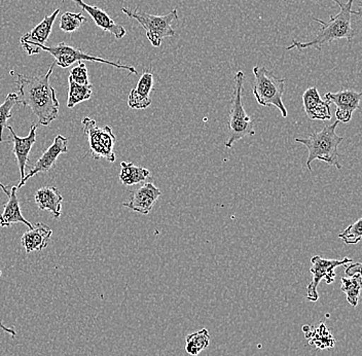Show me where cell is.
Listing matches in <instances>:
<instances>
[{
	"label": "cell",
	"instance_id": "6da1fadb",
	"mask_svg": "<svg viewBox=\"0 0 362 356\" xmlns=\"http://www.w3.org/2000/svg\"><path fill=\"white\" fill-rule=\"evenodd\" d=\"M54 67L55 63L49 67L44 76L18 74V79L15 81L19 90L17 94L18 104H21L24 108H30L42 126H49L59 115L60 104L56 97V91L49 81Z\"/></svg>",
	"mask_w": 362,
	"mask_h": 356
},
{
	"label": "cell",
	"instance_id": "1f68e13d",
	"mask_svg": "<svg viewBox=\"0 0 362 356\" xmlns=\"http://www.w3.org/2000/svg\"><path fill=\"white\" fill-rule=\"evenodd\" d=\"M0 189L4 190V193H6V196L10 197L11 192L8 190V187H6V185H4V183L0 181Z\"/></svg>",
	"mask_w": 362,
	"mask_h": 356
},
{
	"label": "cell",
	"instance_id": "8fae6325",
	"mask_svg": "<svg viewBox=\"0 0 362 356\" xmlns=\"http://www.w3.org/2000/svg\"><path fill=\"white\" fill-rule=\"evenodd\" d=\"M362 94L354 90H341L337 93H327L325 101L337 106V121L349 122L353 113L358 110Z\"/></svg>",
	"mask_w": 362,
	"mask_h": 356
},
{
	"label": "cell",
	"instance_id": "d4e9b609",
	"mask_svg": "<svg viewBox=\"0 0 362 356\" xmlns=\"http://www.w3.org/2000/svg\"><path fill=\"white\" fill-rule=\"evenodd\" d=\"M307 338L309 339L310 345L316 346L318 349L332 348L336 344V340L323 323L319 324L318 328L312 331L310 334H307Z\"/></svg>",
	"mask_w": 362,
	"mask_h": 356
},
{
	"label": "cell",
	"instance_id": "ffe728a7",
	"mask_svg": "<svg viewBox=\"0 0 362 356\" xmlns=\"http://www.w3.org/2000/svg\"><path fill=\"white\" fill-rule=\"evenodd\" d=\"M17 190V187H11L10 197H8L10 199L8 203L4 204V212L0 215V226L8 228L11 224L21 223L31 229L33 226V224L23 217Z\"/></svg>",
	"mask_w": 362,
	"mask_h": 356
},
{
	"label": "cell",
	"instance_id": "9a60e30c",
	"mask_svg": "<svg viewBox=\"0 0 362 356\" xmlns=\"http://www.w3.org/2000/svg\"><path fill=\"white\" fill-rule=\"evenodd\" d=\"M303 103H304L305 115L312 121L332 120L329 103L321 99L316 87H311L305 91L303 94Z\"/></svg>",
	"mask_w": 362,
	"mask_h": 356
},
{
	"label": "cell",
	"instance_id": "7402d4cb",
	"mask_svg": "<svg viewBox=\"0 0 362 356\" xmlns=\"http://www.w3.org/2000/svg\"><path fill=\"white\" fill-rule=\"evenodd\" d=\"M341 289L346 294L348 303L353 307H356L358 304L361 292V273L352 276H346L341 279Z\"/></svg>",
	"mask_w": 362,
	"mask_h": 356
},
{
	"label": "cell",
	"instance_id": "52a82bcc",
	"mask_svg": "<svg viewBox=\"0 0 362 356\" xmlns=\"http://www.w3.org/2000/svg\"><path fill=\"white\" fill-rule=\"evenodd\" d=\"M45 51L51 54L55 58L56 64L62 68H67L71 67L74 63L83 62V61H92V62H100L104 64L110 65V67L119 68V69L127 70L130 74H137V71L133 67L129 65L121 64L119 62H112V61L105 60V59L99 58V57L90 56L89 54H86L81 50L76 49L61 42L57 45H52V47H47V45H36V52L40 54V52Z\"/></svg>",
	"mask_w": 362,
	"mask_h": 356
},
{
	"label": "cell",
	"instance_id": "d6986e66",
	"mask_svg": "<svg viewBox=\"0 0 362 356\" xmlns=\"http://www.w3.org/2000/svg\"><path fill=\"white\" fill-rule=\"evenodd\" d=\"M36 204L40 210L51 212L55 219H59L62 213V202L64 200L60 190L55 187H44L36 190Z\"/></svg>",
	"mask_w": 362,
	"mask_h": 356
},
{
	"label": "cell",
	"instance_id": "5bb4252c",
	"mask_svg": "<svg viewBox=\"0 0 362 356\" xmlns=\"http://www.w3.org/2000/svg\"><path fill=\"white\" fill-rule=\"evenodd\" d=\"M6 128L10 130L11 137L13 139V153L17 159L18 166H19L20 173H21V180L25 178V170H26L27 164L29 162V154L31 149L36 142V130H37V125L31 126L30 132L26 137H19L13 131V127L8 126Z\"/></svg>",
	"mask_w": 362,
	"mask_h": 356
},
{
	"label": "cell",
	"instance_id": "44dd1931",
	"mask_svg": "<svg viewBox=\"0 0 362 356\" xmlns=\"http://www.w3.org/2000/svg\"><path fill=\"white\" fill-rule=\"evenodd\" d=\"M119 180L126 187L144 183L151 176V172L146 168L136 166L133 163L122 162Z\"/></svg>",
	"mask_w": 362,
	"mask_h": 356
},
{
	"label": "cell",
	"instance_id": "4dcf8cb0",
	"mask_svg": "<svg viewBox=\"0 0 362 356\" xmlns=\"http://www.w3.org/2000/svg\"><path fill=\"white\" fill-rule=\"evenodd\" d=\"M1 274L2 272L0 271V276H1ZM0 328H1L2 331H4V332L8 333V335H11V338H15L16 335H17V333H16V331L13 330V328H8V326H4L1 321H0Z\"/></svg>",
	"mask_w": 362,
	"mask_h": 356
},
{
	"label": "cell",
	"instance_id": "7a4b0ae2",
	"mask_svg": "<svg viewBox=\"0 0 362 356\" xmlns=\"http://www.w3.org/2000/svg\"><path fill=\"white\" fill-rule=\"evenodd\" d=\"M339 8L338 15L330 18L329 22H325L322 20L314 18V21L318 22L322 25L318 34L310 40V42H296L293 40V44L286 47L287 51L293 49L305 50L308 47H314V49L321 51L323 45L329 44L334 40H347L348 42H352L355 35V30L352 27V16H361V11H352L353 1L354 0H348L346 4H341L339 0H334Z\"/></svg>",
	"mask_w": 362,
	"mask_h": 356
},
{
	"label": "cell",
	"instance_id": "603a6c76",
	"mask_svg": "<svg viewBox=\"0 0 362 356\" xmlns=\"http://www.w3.org/2000/svg\"><path fill=\"white\" fill-rule=\"evenodd\" d=\"M210 344V335L208 330L202 328L199 332L192 333L185 339V350L189 355H200L204 349L207 348Z\"/></svg>",
	"mask_w": 362,
	"mask_h": 356
},
{
	"label": "cell",
	"instance_id": "30bf717a",
	"mask_svg": "<svg viewBox=\"0 0 362 356\" xmlns=\"http://www.w3.org/2000/svg\"><path fill=\"white\" fill-rule=\"evenodd\" d=\"M68 139L62 135H57L55 140L51 147L42 154V156L38 159L37 162L34 164L31 168L30 171L25 178L20 180L19 185H17V189L22 188L23 185H26L28 179L33 178L34 176L38 173H47L55 165L57 159L61 154L68 153Z\"/></svg>",
	"mask_w": 362,
	"mask_h": 356
},
{
	"label": "cell",
	"instance_id": "484cf974",
	"mask_svg": "<svg viewBox=\"0 0 362 356\" xmlns=\"http://www.w3.org/2000/svg\"><path fill=\"white\" fill-rule=\"evenodd\" d=\"M18 104V95L16 93H10L6 96V101L0 105V142H4V130L6 129V122L11 119V110Z\"/></svg>",
	"mask_w": 362,
	"mask_h": 356
},
{
	"label": "cell",
	"instance_id": "83f0119b",
	"mask_svg": "<svg viewBox=\"0 0 362 356\" xmlns=\"http://www.w3.org/2000/svg\"><path fill=\"white\" fill-rule=\"evenodd\" d=\"M339 239L345 244H357L362 238V219L351 224L343 233L339 235Z\"/></svg>",
	"mask_w": 362,
	"mask_h": 356
},
{
	"label": "cell",
	"instance_id": "3957f363",
	"mask_svg": "<svg viewBox=\"0 0 362 356\" xmlns=\"http://www.w3.org/2000/svg\"><path fill=\"white\" fill-rule=\"evenodd\" d=\"M339 122L336 121L332 124L325 125L322 130L310 134L307 137L296 138V142L304 144L309 151L307 160L309 171H312L311 164L315 160L323 161L338 170L341 169L339 162L338 149L344 137L336 133Z\"/></svg>",
	"mask_w": 362,
	"mask_h": 356
},
{
	"label": "cell",
	"instance_id": "5b68a950",
	"mask_svg": "<svg viewBox=\"0 0 362 356\" xmlns=\"http://www.w3.org/2000/svg\"><path fill=\"white\" fill-rule=\"evenodd\" d=\"M255 84L252 92L257 103L262 106H275L281 113L283 117L288 115L286 108L283 103L282 97L285 90V79L276 76L267 68L262 67H253Z\"/></svg>",
	"mask_w": 362,
	"mask_h": 356
},
{
	"label": "cell",
	"instance_id": "8992f818",
	"mask_svg": "<svg viewBox=\"0 0 362 356\" xmlns=\"http://www.w3.org/2000/svg\"><path fill=\"white\" fill-rule=\"evenodd\" d=\"M122 11L129 18L136 20L144 27L146 33V38L155 47H160L164 38H173L176 34L172 24L178 21L177 10H173L167 15L163 16L151 15V13H144L138 8L132 11L123 8Z\"/></svg>",
	"mask_w": 362,
	"mask_h": 356
},
{
	"label": "cell",
	"instance_id": "f1b7e54d",
	"mask_svg": "<svg viewBox=\"0 0 362 356\" xmlns=\"http://www.w3.org/2000/svg\"><path fill=\"white\" fill-rule=\"evenodd\" d=\"M68 79L74 81V83L78 84V85H90L89 76H88V70L85 63L79 62L78 67L72 68Z\"/></svg>",
	"mask_w": 362,
	"mask_h": 356
},
{
	"label": "cell",
	"instance_id": "ba28073f",
	"mask_svg": "<svg viewBox=\"0 0 362 356\" xmlns=\"http://www.w3.org/2000/svg\"><path fill=\"white\" fill-rule=\"evenodd\" d=\"M83 131L88 136L90 145V153L93 159H105L108 162H115V135L110 126L99 128L96 121L90 117H85L81 122Z\"/></svg>",
	"mask_w": 362,
	"mask_h": 356
},
{
	"label": "cell",
	"instance_id": "4316f807",
	"mask_svg": "<svg viewBox=\"0 0 362 356\" xmlns=\"http://www.w3.org/2000/svg\"><path fill=\"white\" fill-rule=\"evenodd\" d=\"M86 20L87 19L81 13L67 11L61 17L60 29L64 33H74L81 28Z\"/></svg>",
	"mask_w": 362,
	"mask_h": 356
},
{
	"label": "cell",
	"instance_id": "4fadbf2b",
	"mask_svg": "<svg viewBox=\"0 0 362 356\" xmlns=\"http://www.w3.org/2000/svg\"><path fill=\"white\" fill-rule=\"evenodd\" d=\"M160 190L153 183H146L142 187L133 190L130 194V200L124 202V207L141 214H148L160 198Z\"/></svg>",
	"mask_w": 362,
	"mask_h": 356
},
{
	"label": "cell",
	"instance_id": "277c9868",
	"mask_svg": "<svg viewBox=\"0 0 362 356\" xmlns=\"http://www.w3.org/2000/svg\"><path fill=\"white\" fill-rule=\"evenodd\" d=\"M245 76L243 71H238L234 76V91H233L232 105L228 122V139L226 147L230 149L235 142H239L245 136L255 135L253 122L244 110L242 103V91Z\"/></svg>",
	"mask_w": 362,
	"mask_h": 356
},
{
	"label": "cell",
	"instance_id": "f546056e",
	"mask_svg": "<svg viewBox=\"0 0 362 356\" xmlns=\"http://www.w3.org/2000/svg\"><path fill=\"white\" fill-rule=\"evenodd\" d=\"M361 263H350L349 266L346 267L345 273L346 276H352L355 274L361 273Z\"/></svg>",
	"mask_w": 362,
	"mask_h": 356
},
{
	"label": "cell",
	"instance_id": "cb8c5ba5",
	"mask_svg": "<svg viewBox=\"0 0 362 356\" xmlns=\"http://www.w3.org/2000/svg\"><path fill=\"white\" fill-rule=\"evenodd\" d=\"M69 90H68L67 108H74L76 104L90 101L92 97V85H78L68 79Z\"/></svg>",
	"mask_w": 362,
	"mask_h": 356
},
{
	"label": "cell",
	"instance_id": "2e32d148",
	"mask_svg": "<svg viewBox=\"0 0 362 356\" xmlns=\"http://www.w3.org/2000/svg\"><path fill=\"white\" fill-rule=\"evenodd\" d=\"M76 2L79 8H83V11H87L88 13L92 17L93 21L97 26L100 27L102 30L112 34L117 40H121L127 34L126 29L121 25L117 24L105 11L99 8L96 6H90L86 4L83 0H72Z\"/></svg>",
	"mask_w": 362,
	"mask_h": 356
},
{
	"label": "cell",
	"instance_id": "7c38bea8",
	"mask_svg": "<svg viewBox=\"0 0 362 356\" xmlns=\"http://www.w3.org/2000/svg\"><path fill=\"white\" fill-rule=\"evenodd\" d=\"M59 13H60V10L58 8L51 15L45 16L44 20L37 26L34 27L30 33H27L22 36L20 42H21L23 49L27 52L29 56L37 54L36 45H45L47 42Z\"/></svg>",
	"mask_w": 362,
	"mask_h": 356
},
{
	"label": "cell",
	"instance_id": "e0dca14e",
	"mask_svg": "<svg viewBox=\"0 0 362 356\" xmlns=\"http://www.w3.org/2000/svg\"><path fill=\"white\" fill-rule=\"evenodd\" d=\"M153 89V74L146 70L140 76L137 85L129 95L128 105L132 110H146L151 104V93Z\"/></svg>",
	"mask_w": 362,
	"mask_h": 356
},
{
	"label": "cell",
	"instance_id": "9c48e42d",
	"mask_svg": "<svg viewBox=\"0 0 362 356\" xmlns=\"http://www.w3.org/2000/svg\"><path fill=\"white\" fill-rule=\"evenodd\" d=\"M353 260L349 258H344L343 260H328L321 258L320 255H315L311 258V268L310 272L312 274V281L307 289V300L317 302L319 299L318 285L321 280L325 279L327 285H332L336 280L334 270L338 267L346 266Z\"/></svg>",
	"mask_w": 362,
	"mask_h": 356
},
{
	"label": "cell",
	"instance_id": "ac0fdd59",
	"mask_svg": "<svg viewBox=\"0 0 362 356\" xmlns=\"http://www.w3.org/2000/svg\"><path fill=\"white\" fill-rule=\"evenodd\" d=\"M53 231L42 223L35 224L22 236L21 244L27 253L44 251L49 244Z\"/></svg>",
	"mask_w": 362,
	"mask_h": 356
}]
</instances>
